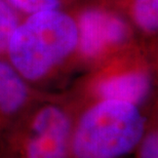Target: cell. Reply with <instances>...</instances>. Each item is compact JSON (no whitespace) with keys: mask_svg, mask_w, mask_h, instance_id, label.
<instances>
[{"mask_svg":"<svg viewBox=\"0 0 158 158\" xmlns=\"http://www.w3.org/2000/svg\"><path fill=\"white\" fill-rule=\"evenodd\" d=\"M78 47L76 20L62 9L28 15L15 29L7 48L8 63L26 81L46 78Z\"/></svg>","mask_w":158,"mask_h":158,"instance_id":"6da1fadb","label":"cell"},{"mask_svg":"<svg viewBox=\"0 0 158 158\" xmlns=\"http://www.w3.org/2000/svg\"><path fill=\"white\" fill-rule=\"evenodd\" d=\"M145 118L134 104L99 99L73 124L71 155L74 158H120L140 145Z\"/></svg>","mask_w":158,"mask_h":158,"instance_id":"7a4b0ae2","label":"cell"},{"mask_svg":"<svg viewBox=\"0 0 158 158\" xmlns=\"http://www.w3.org/2000/svg\"><path fill=\"white\" fill-rule=\"evenodd\" d=\"M77 52L81 56L97 61L125 48L131 30L124 18L112 9L94 6L84 9L76 20Z\"/></svg>","mask_w":158,"mask_h":158,"instance_id":"3957f363","label":"cell"},{"mask_svg":"<svg viewBox=\"0 0 158 158\" xmlns=\"http://www.w3.org/2000/svg\"><path fill=\"white\" fill-rule=\"evenodd\" d=\"M73 123L58 105L47 104L31 115L23 132L22 158H69Z\"/></svg>","mask_w":158,"mask_h":158,"instance_id":"277c9868","label":"cell"},{"mask_svg":"<svg viewBox=\"0 0 158 158\" xmlns=\"http://www.w3.org/2000/svg\"><path fill=\"white\" fill-rule=\"evenodd\" d=\"M149 72L141 65L115 66L101 74L93 84L98 100H117L139 106L151 90Z\"/></svg>","mask_w":158,"mask_h":158,"instance_id":"5b68a950","label":"cell"},{"mask_svg":"<svg viewBox=\"0 0 158 158\" xmlns=\"http://www.w3.org/2000/svg\"><path fill=\"white\" fill-rule=\"evenodd\" d=\"M30 100L27 81L8 62L0 59V115L20 113Z\"/></svg>","mask_w":158,"mask_h":158,"instance_id":"8992f818","label":"cell"},{"mask_svg":"<svg viewBox=\"0 0 158 158\" xmlns=\"http://www.w3.org/2000/svg\"><path fill=\"white\" fill-rule=\"evenodd\" d=\"M129 14L142 32L155 34L158 28V0H131Z\"/></svg>","mask_w":158,"mask_h":158,"instance_id":"52a82bcc","label":"cell"},{"mask_svg":"<svg viewBox=\"0 0 158 158\" xmlns=\"http://www.w3.org/2000/svg\"><path fill=\"white\" fill-rule=\"evenodd\" d=\"M19 23V12L6 0H0V55L6 52L9 39Z\"/></svg>","mask_w":158,"mask_h":158,"instance_id":"ba28073f","label":"cell"},{"mask_svg":"<svg viewBox=\"0 0 158 158\" xmlns=\"http://www.w3.org/2000/svg\"><path fill=\"white\" fill-rule=\"evenodd\" d=\"M18 12L32 15L35 12L61 9L62 0H6Z\"/></svg>","mask_w":158,"mask_h":158,"instance_id":"9c48e42d","label":"cell"},{"mask_svg":"<svg viewBox=\"0 0 158 158\" xmlns=\"http://www.w3.org/2000/svg\"><path fill=\"white\" fill-rule=\"evenodd\" d=\"M139 151V158H158V135L156 131H151L142 139Z\"/></svg>","mask_w":158,"mask_h":158,"instance_id":"30bf717a","label":"cell"}]
</instances>
